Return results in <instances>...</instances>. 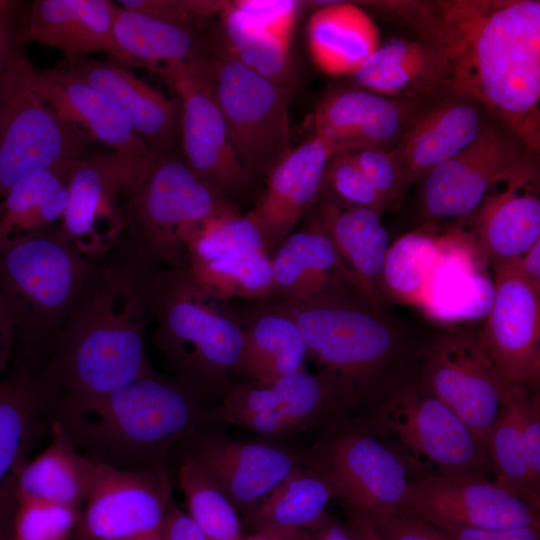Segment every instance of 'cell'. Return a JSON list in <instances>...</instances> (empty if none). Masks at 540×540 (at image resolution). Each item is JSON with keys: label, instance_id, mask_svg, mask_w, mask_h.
Masks as SVG:
<instances>
[{"label": "cell", "instance_id": "1", "mask_svg": "<svg viewBox=\"0 0 540 540\" xmlns=\"http://www.w3.org/2000/svg\"><path fill=\"white\" fill-rule=\"evenodd\" d=\"M384 4L436 49L445 89L489 109L530 151L539 150V1Z\"/></svg>", "mask_w": 540, "mask_h": 540}, {"label": "cell", "instance_id": "2", "mask_svg": "<svg viewBox=\"0 0 540 540\" xmlns=\"http://www.w3.org/2000/svg\"><path fill=\"white\" fill-rule=\"evenodd\" d=\"M100 270L72 310L38 370L60 400L110 393L154 373L145 347L147 284L154 265L124 247Z\"/></svg>", "mask_w": 540, "mask_h": 540}, {"label": "cell", "instance_id": "3", "mask_svg": "<svg viewBox=\"0 0 540 540\" xmlns=\"http://www.w3.org/2000/svg\"><path fill=\"white\" fill-rule=\"evenodd\" d=\"M201 398L181 378L154 372L102 396L59 399L55 421L97 463L152 469L167 466L174 448L200 430Z\"/></svg>", "mask_w": 540, "mask_h": 540}, {"label": "cell", "instance_id": "4", "mask_svg": "<svg viewBox=\"0 0 540 540\" xmlns=\"http://www.w3.org/2000/svg\"><path fill=\"white\" fill-rule=\"evenodd\" d=\"M100 267L61 228L0 248V301L15 329L14 366L38 372Z\"/></svg>", "mask_w": 540, "mask_h": 540}, {"label": "cell", "instance_id": "5", "mask_svg": "<svg viewBox=\"0 0 540 540\" xmlns=\"http://www.w3.org/2000/svg\"><path fill=\"white\" fill-rule=\"evenodd\" d=\"M146 297L154 344L174 376L202 397L224 389L239 371L243 347L242 320L228 301L201 287L186 269L170 268L152 274Z\"/></svg>", "mask_w": 540, "mask_h": 540}, {"label": "cell", "instance_id": "6", "mask_svg": "<svg viewBox=\"0 0 540 540\" xmlns=\"http://www.w3.org/2000/svg\"><path fill=\"white\" fill-rule=\"evenodd\" d=\"M284 304L300 330L308 357L349 407L379 391L404 340L400 326L382 307L358 292Z\"/></svg>", "mask_w": 540, "mask_h": 540}, {"label": "cell", "instance_id": "7", "mask_svg": "<svg viewBox=\"0 0 540 540\" xmlns=\"http://www.w3.org/2000/svg\"><path fill=\"white\" fill-rule=\"evenodd\" d=\"M231 210L177 154H159L130 199L120 245L153 265L186 269L195 234Z\"/></svg>", "mask_w": 540, "mask_h": 540}, {"label": "cell", "instance_id": "8", "mask_svg": "<svg viewBox=\"0 0 540 540\" xmlns=\"http://www.w3.org/2000/svg\"><path fill=\"white\" fill-rule=\"evenodd\" d=\"M33 66L22 58L0 73V199L38 170L71 175L93 142L62 120L32 85Z\"/></svg>", "mask_w": 540, "mask_h": 540}, {"label": "cell", "instance_id": "9", "mask_svg": "<svg viewBox=\"0 0 540 540\" xmlns=\"http://www.w3.org/2000/svg\"><path fill=\"white\" fill-rule=\"evenodd\" d=\"M208 73L235 153L247 174L268 172L291 150L292 86L249 70L227 54L198 57Z\"/></svg>", "mask_w": 540, "mask_h": 540}, {"label": "cell", "instance_id": "10", "mask_svg": "<svg viewBox=\"0 0 540 540\" xmlns=\"http://www.w3.org/2000/svg\"><path fill=\"white\" fill-rule=\"evenodd\" d=\"M158 155L91 151L76 164L61 230L78 252L100 261L118 248L130 199Z\"/></svg>", "mask_w": 540, "mask_h": 540}, {"label": "cell", "instance_id": "11", "mask_svg": "<svg viewBox=\"0 0 540 540\" xmlns=\"http://www.w3.org/2000/svg\"><path fill=\"white\" fill-rule=\"evenodd\" d=\"M376 423L405 462L430 474L483 475L492 468L486 445L421 381L397 387Z\"/></svg>", "mask_w": 540, "mask_h": 540}, {"label": "cell", "instance_id": "12", "mask_svg": "<svg viewBox=\"0 0 540 540\" xmlns=\"http://www.w3.org/2000/svg\"><path fill=\"white\" fill-rule=\"evenodd\" d=\"M420 381L485 445L502 409L524 389L500 376L478 334L466 330L448 331L430 344Z\"/></svg>", "mask_w": 540, "mask_h": 540}, {"label": "cell", "instance_id": "13", "mask_svg": "<svg viewBox=\"0 0 540 540\" xmlns=\"http://www.w3.org/2000/svg\"><path fill=\"white\" fill-rule=\"evenodd\" d=\"M301 455L303 464L327 479L337 499L356 513L405 505L412 481L406 462L376 436L360 430L341 431Z\"/></svg>", "mask_w": 540, "mask_h": 540}, {"label": "cell", "instance_id": "14", "mask_svg": "<svg viewBox=\"0 0 540 540\" xmlns=\"http://www.w3.org/2000/svg\"><path fill=\"white\" fill-rule=\"evenodd\" d=\"M531 152L519 139L487 124L470 145L423 178L424 219L433 224L463 217L479 207L495 184L535 178Z\"/></svg>", "mask_w": 540, "mask_h": 540}, {"label": "cell", "instance_id": "15", "mask_svg": "<svg viewBox=\"0 0 540 540\" xmlns=\"http://www.w3.org/2000/svg\"><path fill=\"white\" fill-rule=\"evenodd\" d=\"M180 101L181 147L187 166L222 198L248 187L250 176L231 144L212 81L198 57L157 71Z\"/></svg>", "mask_w": 540, "mask_h": 540}, {"label": "cell", "instance_id": "16", "mask_svg": "<svg viewBox=\"0 0 540 540\" xmlns=\"http://www.w3.org/2000/svg\"><path fill=\"white\" fill-rule=\"evenodd\" d=\"M167 466L122 470L96 462L76 540H158L172 501Z\"/></svg>", "mask_w": 540, "mask_h": 540}, {"label": "cell", "instance_id": "17", "mask_svg": "<svg viewBox=\"0 0 540 540\" xmlns=\"http://www.w3.org/2000/svg\"><path fill=\"white\" fill-rule=\"evenodd\" d=\"M518 259L493 263V295L479 340L500 376L536 392L540 380V292Z\"/></svg>", "mask_w": 540, "mask_h": 540}, {"label": "cell", "instance_id": "18", "mask_svg": "<svg viewBox=\"0 0 540 540\" xmlns=\"http://www.w3.org/2000/svg\"><path fill=\"white\" fill-rule=\"evenodd\" d=\"M404 507L437 529L539 526L530 503L477 474H425L411 481Z\"/></svg>", "mask_w": 540, "mask_h": 540}, {"label": "cell", "instance_id": "19", "mask_svg": "<svg viewBox=\"0 0 540 540\" xmlns=\"http://www.w3.org/2000/svg\"><path fill=\"white\" fill-rule=\"evenodd\" d=\"M349 407L321 373L306 369L275 382L230 387L215 417L264 436L305 430Z\"/></svg>", "mask_w": 540, "mask_h": 540}, {"label": "cell", "instance_id": "20", "mask_svg": "<svg viewBox=\"0 0 540 540\" xmlns=\"http://www.w3.org/2000/svg\"><path fill=\"white\" fill-rule=\"evenodd\" d=\"M58 400L57 391L27 368L14 366L0 381V536L11 534L20 471L51 434Z\"/></svg>", "mask_w": 540, "mask_h": 540}, {"label": "cell", "instance_id": "21", "mask_svg": "<svg viewBox=\"0 0 540 540\" xmlns=\"http://www.w3.org/2000/svg\"><path fill=\"white\" fill-rule=\"evenodd\" d=\"M179 447L181 455L191 458L243 515L303 463L296 451L201 429Z\"/></svg>", "mask_w": 540, "mask_h": 540}, {"label": "cell", "instance_id": "22", "mask_svg": "<svg viewBox=\"0 0 540 540\" xmlns=\"http://www.w3.org/2000/svg\"><path fill=\"white\" fill-rule=\"evenodd\" d=\"M100 92L160 155L176 154L181 142V107L113 61L89 56L65 59L61 68Z\"/></svg>", "mask_w": 540, "mask_h": 540}, {"label": "cell", "instance_id": "23", "mask_svg": "<svg viewBox=\"0 0 540 540\" xmlns=\"http://www.w3.org/2000/svg\"><path fill=\"white\" fill-rule=\"evenodd\" d=\"M412 106L356 89L330 94L314 114L316 137L331 156L365 149H388L408 125Z\"/></svg>", "mask_w": 540, "mask_h": 540}, {"label": "cell", "instance_id": "24", "mask_svg": "<svg viewBox=\"0 0 540 540\" xmlns=\"http://www.w3.org/2000/svg\"><path fill=\"white\" fill-rule=\"evenodd\" d=\"M331 153L318 137L291 149L269 172L266 187L246 216L260 231L268 253L291 233L323 186Z\"/></svg>", "mask_w": 540, "mask_h": 540}, {"label": "cell", "instance_id": "25", "mask_svg": "<svg viewBox=\"0 0 540 540\" xmlns=\"http://www.w3.org/2000/svg\"><path fill=\"white\" fill-rule=\"evenodd\" d=\"M118 4L109 0L29 1L27 41L60 49L65 59L104 53L133 67L119 47L114 24Z\"/></svg>", "mask_w": 540, "mask_h": 540}, {"label": "cell", "instance_id": "26", "mask_svg": "<svg viewBox=\"0 0 540 540\" xmlns=\"http://www.w3.org/2000/svg\"><path fill=\"white\" fill-rule=\"evenodd\" d=\"M271 297L286 304L359 292L355 277L330 239L310 226L291 233L271 255Z\"/></svg>", "mask_w": 540, "mask_h": 540}, {"label": "cell", "instance_id": "27", "mask_svg": "<svg viewBox=\"0 0 540 540\" xmlns=\"http://www.w3.org/2000/svg\"><path fill=\"white\" fill-rule=\"evenodd\" d=\"M486 125L479 104L456 95L415 116L393 148L407 185L470 145Z\"/></svg>", "mask_w": 540, "mask_h": 540}, {"label": "cell", "instance_id": "28", "mask_svg": "<svg viewBox=\"0 0 540 540\" xmlns=\"http://www.w3.org/2000/svg\"><path fill=\"white\" fill-rule=\"evenodd\" d=\"M32 85L62 120L93 143L130 155L157 154L100 92L63 69H34Z\"/></svg>", "mask_w": 540, "mask_h": 540}, {"label": "cell", "instance_id": "29", "mask_svg": "<svg viewBox=\"0 0 540 540\" xmlns=\"http://www.w3.org/2000/svg\"><path fill=\"white\" fill-rule=\"evenodd\" d=\"M243 347L239 371L252 383L265 385L305 368L307 348L287 306L261 304L242 321Z\"/></svg>", "mask_w": 540, "mask_h": 540}, {"label": "cell", "instance_id": "30", "mask_svg": "<svg viewBox=\"0 0 540 540\" xmlns=\"http://www.w3.org/2000/svg\"><path fill=\"white\" fill-rule=\"evenodd\" d=\"M535 178L518 179L487 199L474 222L473 244L492 262L520 258L540 239Z\"/></svg>", "mask_w": 540, "mask_h": 540}, {"label": "cell", "instance_id": "31", "mask_svg": "<svg viewBox=\"0 0 540 540\" xmlns=\"http://www.w3.org/2000/svg\"><path fill=\"white\" fill-rule=\"evenodd\" d=\"M95 468L96 462L82 453L54 421L46 447L20 471L18 504L47 503L81 511Z\"/></svg>", "mask_w": 540, "mask_h": 540}, {"label": "cell", "instance_id": "32", "mask_svg": "<svg viewBox=\"0 0 540 540\" xmlns=\"http://www.w3.org/2000/svg\"><path fill=\"white\" fill-rule=\"evenodd\" d=\"M323 3L307 26L311 57L326 74L352 76L379 47L377 27L355 4Z\"/></svg>", "mask_w": 540, "mask_h": 540}, {"label": "cell", "instance_id": "33", "mask_svg": "<svg viewBox=\"0 0 540 540\" xmlns=\"http://www.w3.org/2000/svg\"><path fill=\"white\" fill-rule=\"evenodd\" d=\"M469 244L460 234L446 235L420 303L434 318H476L489 310L493 285L480 274Z\"/></svg>", "mask_w": 540, "mask_h": 540}, {"label": "cell", "instance_id": "34", "mask_svg": "<svg viewBox=\"0 0 540 540\" xmlns=\"http://www.w3.org/2000/svg\"><path fill=\"white\" fill-rule=\"evenodd\" d=\"M352 78L362 89L388 98L445 88L440 56L426 41L391 40L379 46Z\"/></svg>", "mask_w": 540, "mask_h": 540}, {"label": "cell", "instance_id": "35", "mask_svg": "<svg viewBox=\"0 0 540 540\" xmlns=\"http://www.w3.org/2000/svg\"><path fill=\"white\" fill-rule=\"evenodd\" d=\"M69 176L38 170L0 199V248L57 231L68 203Z\"/></svg>", "mask_w": 540, "mask_h": 540}, {"label": "cell", "instance_id": "36", "mask_svg": "<svg viewBox=\"0 0 540 540\" xmlns=\"http://www.w3.org/2000/svg\"><path fill=\"white\" fill-rule=\"evenodd\" d=\"M114 32L133 67L157 72L168 62L203 56L197 29L155 19L119 5Z\"/></svg>", "mask_w": 540, "mask_h": 540}, {"label": "cell", "instance_id": "37", "mask_svg": "<svg viewBox=\"0 0 540 540\" xmlns=\"http://www.w3.org/2000/svg\"><path fill=\"white\" fill-rule=\"evenodd\" d=\"M332 499H337V493L331 483L302 463L244 518L254 530L266 527L309 529L325 515Z\"/></svg>", "mask_w": 540, "mask_h": 540}, {"label": "cell", "instance_id": "38", "mask_svg": "<svg viewBox=\"0 0 540 540\" xmlns=\"http://www.w3.org/2000/svg\"><path fill=\"white\" fill-rule=\"evenodd\" d=\"M445 240L446 235L436 236L427 229H418L389 245L382 272L384 297L420 305Z\"/></svg>", "mask_w": 540, "mask_h": 540}, {"label": "cell", "instance_id": "39", "mask_svg": "<svg viewBox=\"0 0 540 540\" xmlns=\"http://www.w3.org/2000/svg\"><path fill=\"white\" fill-rule=\"evenodd\" d=\"M531 391L521 389L500 412L486 447L496 481L539 511V499L530 482L523 437L524 417Z\"/></svg>", "mask_w": 540, "mask_h": 540}, {"label": "cell", "instance_id": "40", "mask_svg": "<svg viewBox=\"0 0 540 540\" xmlns=\"http://www.w3.org/2000/svg\"><path fill=\"white\" fill-rule=\"evenodd\" d=\"M186 270L201 287L225 301L271 297V255L264 249L190 263Z\"/></svg>", "mask_w": 540, "mask_h": 540}, {"label": "cell", "instance_id": "41", "mask_svg": "<svg viewBox=\"0 0 540 540\" xmlns=\"http://www.w3.org/2000/svg\"><path fill=\"white\" fill-rule=\"evenodd\" d=\"M228 56L279 84L292 86L293 72L289 44L273 34L244 21L227 2L221 11Z\"/></svg>", "mask_w": 540, "mask_h": 540}, {"label": "cell", "instance_id": "42", "mask_svg": "<svg viewBox=\"0 0 540 540\" xmlns=\"http://www.w3.org/2000/svg\"><path fill=\"white\" fill-rule=\"evenodd\" d=\"M178 483L187 514L207 540H243L238 512L209 476L189 457L181 455Z\"/></svg>", "mask_w": 540, "mask_h": 540}, {"label": "cell", "instance_id": "43", "mask_svg": "<svg viewBox=\"0 0 540 540\" xmlns=\"http://www.w3.org/2000/svg\"><path fill=\"white\" fill-rule=\"evenodd\" d=\"M263 249L265 243L255 224L231 210L209 220L195 234L188 247V265Z\"/></svg>", "mask_w": 540, "mask_h": 540}, {"label": "cell", "instance_id": "44", "mask_svg": "<svg viewBox=\"0 0 540 540\" xmlns=\"http://www.w3.org/2000/svg\"><path fill=\"white\" fill-rule=\"evenodd\" d=\"M381 224V213L361 206L338 207L323 203L318 218L310 225L322 231L344 262ZM347 265V264H346Z\"/></svg>", "mask_w": 540, "mask_h": 540}, {"label": "cell", "instance_id": "45", "mask_svg": "<svg viewBox=\"0 0 540 540\" xmlns=\"http://www.w3.org/2000/svg\"><path fill=\"white\" fill-rule=\"evenodd\" d=\"M80 510L47 503H19L10 540H68L74 535Z\"/></svg>", "mask_w": 540, "mask_h": 540}, {"label": "cell", "instance_id": "46", "mask_svg": "<svg viewBox=\"0 0 540 540\" xmlns=\"http://www.w3.org/2000/svg\"><path fill=\"white\" fill-rule=\"evenodd\" d=\"M389 234L384 226L378 227L347 258L360 294L375 306L382 307V272L389 248Z\"/></svg>", "mask_w": 540, "mask_h": 540}, {"label": "cell", "instance_id": "47", "mask_svg": "<svg viewBox=\"0 0 540 540\" xmlns=\"http://www.w3.org/2000/svg\"><path fill=\"white\" fill-rule=\"evenodd\" d=\"M323 184H327L339 198L351 206L368 207L381 214L386 208L351 153L337 154L329 158Z\"/></svg>", "mask_w": 540, "mask_h": 540}, {"label": "cell", "instance_id": "48", "mask_svg": "<svg viewBox=\"0 0 540 540\" xmlns=\"http://www.w3.org/2000/svg\"><path fill=\"white\" fill-rule=\"evenodd\" d=\"M228 1L205 0H120L122 8L176 25L198 29L201 23L221 12Z\"/></svg>", "mask_w": 540, "mask_h": 540}, {"label": "cell", "instance_id": "49", "mask_svg": "<svg viewBox=\"0 0 540 540\" xmlns=\"http://www.w3.org/2000/svg\"><path fill=\"white\" fill-rule=\"evenodd\" d=\"M232 9L247 23L263 29L290 45L300 1L239 0L230 2Z\"/></svg>", "mask_w": 540, "mask_h": 540}, {"label": "cell", "instance_id": "50", "mask_svg": "<svg viewBox=\"0 0 540 540\" xmlns=\"http://www.w3.org/2000/svg\"><path fill=\"white\" fill-rule=\"evenodd\" d=\"M351 154L378 192L385 207L402 196L408 185L393 149H365Z\"/></svg>", "mask_w": 540, "mask_h": 540}, {"label": "cell", "instance_id": "51", "mask_svg": "<svg viewBox=\"0 0 540 540\" xmlns=\"http://www.w3.org/2000/svg\"><path fill=\"white\" fill-rule=\"evenodd\" d=\"M360 515L369 521L382 540H448L437 528L406 507Z\"/></svg>", "mask_w": 540, "mask_h": 540}, {"label": "cell", "instance_id": "52", "mask_svg": "<svg viewBox=\"0 0 540 540\" xmlns=\"http://www.w3.org/2000/svg\"><path fill=\"white\" fill-rule=\"evenodd\" d=\"M28 7L29 1L0 0V73L24 58Z\"/></svg>", "mask_w": 540, "mask_h": 540}, {"label": "cell", "instance_id": "53", "mask_svg": "<svg viewBox=\"0 0 540 540\" xmlns=\"http://www.w3.org/2000/svg\"><path fill=\"white\" fill-rule=\"evenodd\" d=\"M526 462L531 485L539 494L540 490V405L539 394L530 396L523 425Z\"/></svg>", "mask_w": 540, "mask_h": 540}, {"label": "cell", "instance_id": "54", "mask_svg": "<svg viewBox=\"0 0 540 540\" xmlns=\"http://www.w3.org/2000/svg\"><path fill=\"white\" fill-rule=\"evenodd\" d=\"M448 540H540L539 526L510 529H438Z\"/></svg>", "mask_w": 540, "mask_h": 540}, {"label": "cell", "instance_id": "55", "mask_svg": "<svg viewBox=\"0 0 540 540\" xmlns=\"http://www.w3.org/2000/svg\"><path fill=\"white\" fill-rule=\"evenodd\" d=\"M158 540H207L191 517L173 502L164 517Z\"/></svg>", "mask_w": 540, "mask_h": 540}, {"label": "cell", "instance_id": "56", "mask_svg": "<svg viewBox=\"0 0 540 540\" xmlns=\"http://www.w3.org/2000/svg\"><path fill=\"white\" fill-rule=\"evenodd\" d=\"M15 329L11 317L0 301V374L7 367L15 349Z\"/></svg>", "mask_w": 540, "mask_h": 540}, {"label": "cell", "instance_id": "57", "mask_svg": "<svg viewBox=\"0 0 540 540\" xmlns=\"http://www.w3.org/2000/svg\"><path fill=\"white\" fill-rule=\"evenodd\" d=\"M518 264L524 278L540 292V239L518 259Z\"/></svg>", "mask_w": 540, "mask_h": 540}, {"label": "cell", "instance_id": "58", "mask_svg": "<svg viewBox=\"0 0 540 540\" xmlns=\"http://www.w3.org/2000/svg\"><path fill=\"white\" fill-rule=\"evenodd\" d=\"M243 540H312L307 529L292 527H266L244 536Z\"/></svg>", "mask_w": 540, "mask_h": 540}, {"label": "cell", "instance_id": "59", "mask_svg": "<svg viewBox=\"0 0 540 540\" xmlns=\"http://www.w3.org/2000/svg\"><path fill=\"white\" fill-rule=\"evenodd\" d=\"M307 530L312 540H357L347 528L341 527L326 514Z\"/></svg>", "mask_w": 540, "mask_h": 540}, {"label": "cell", "instance_id": "60", "mask_svg": "<svg viewBox=\"0 0 540 540\" xmlns=\"http://www.w3.org/2000/svg\"><path fill=\"white\" fill-rule=\"evenodd\" d=\"M347 530L357 540H382L369 521L362 515L350 510Z\"/></svg>", "mask_w": 540, "mask_h": 540}, {"label": "cell", "instance_id": "61", "mask_svg": "<svg viewBox=\"0 0 540 540\" xmlns=\"http://www.w3.org/2000/svg\"><path fill=\"white\" fill-rule=\"evenodd\" d=\"M0 540H10V536H0Z\"/></svg>", "mask_w": 540, "mask_h": 540}]
</instances>
